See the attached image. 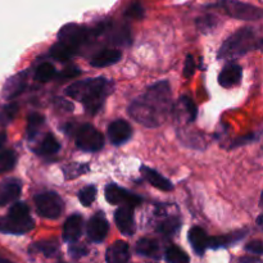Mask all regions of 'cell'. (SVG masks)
<instances>
[{"instance_id": "6da1fadb", "label": "cell", "mask_w": 263, "mask_h": 263, "mask_svg": "<svg viewBox=\"0 0 263 263\" xmlns=\"http://www.w3.org/2000/svg\"><path fill=\"white\" fill-rule=\"evenodd\" d=\"M171 107V87L167 81L152 85L145 94L128 108V115L146 127H157L163 122Z\"/></svg>"}, {"instance_id": "7a4b0ae2", "label": "cell", "mask_w": 263, "mask_h": 263, "mask_svg": "<svg viewBox=\"0 0 263 263\" xmlns=\"http://www.w3.org/2000/svg\"><path fill=\"white\" fill-rule=\"evenodd\" d=\"M110 81L104 77L82 80L74 82L66 89L67 97L80 100L84 104L85 110L90 115H95L102 108L105 98L110 92Z\"/></svg>"}, {"instance_id": "3957f363", "label": "cell", "mask_w": 263, "mask_h": 263, "mask_svg": "<svg viewBox=\"0 0 263 263\" xmlns=\"http://www.w3.org/2000/svg\"><path fill=\"white\" fill-rule=\"evenodd\" d=\"M261 46V40L257 39L256 31L252 27L239 28L236 32L229 36L228 40L221 45L218 50V58L231 59L244 55L254 48Z\"/></svg>"}, {"instance_id": "277c9868", "label": "cell", "mask_w": 263, "mask_h": 263, "mask_svg": "<svg viewBox=\"0 0 263 263\" xmlns=\"http://www.w3.org/2000/svg\"><path fill=\"white\" fill-rule=\"evenodd\" d=\"M35 226V221L30 216L28 205L23 202H17L10 207L9 213L5 217H0V233L22 235L31 231Z\"/></svg>"}, {"instance_id": "5b68a950", "label": "cell", "mask_w": 263, "mask_h": 263, "mask_svg": "<svg viewBox=\"0 0 263 263\" xmlns=\"http://www.w3.org/2000/svg\"><path fill=\"white\" fill-rule=\"evenodd\" d=\"M103 32V26L100 23L95 28H89L86 26L77 25V23H67L58 32V41L63 45L68 46L72 51L76 53L80 46L89 41L91 36L100 35Z\"/></svg>"}, {"instance_id": "8992f818", "label": "cell", "mask_w": 263, "mask_h": 263, "mask_svg": "<svg viewBox=\"0 0 263 263\" xmlns=\"http://www.w3.org/2000/svg\"><path fill=\"white\" fill-rule=\"evenodd\" d=\"M215 7H220L225 13L235 20L240 21H258L262 18V9L249 3L240 0H220Z\"/></svg>"}, {"instance_id": "52a82bcc", "label": "cell", "mask_w": 263, "mask_h": 263, "mask_svg": "<svg viewBox=\"0 0 263 263\" xmlns=\"http://www.w3.org/2000/svg\"><path fill=\"white\" fill-rule=\"evenodd\" d=\"M35 205L37 213L48 220H55L63 212V202L54 192L41 193L35 197Z\"/></svg>"}, {"instance_id": "ba28073f", "label": "cell", "mask_w": 263, "mask_h": 263, "mask_svg": "<svg viewBox=\"0 0 263 263\" xmlns=\"http://www.w3.org/2000/svg\"><path fill=\"white\" fill-rule=\"evenodd\" d=\"M76 145L85 152H98L104 145V136L91 125H82L77 130Z\"/></svg>"}, {"instance_id": "9c48e42d", "label": "cell", "mask_w": 263, "mask_h": 263, "mask_svg": "<svg viewBox=\"0 0 263 263\" xmlns=\"http://www.w3.org/2000/svg\"><path fill=\"white\" fill-rule=\"evenodd\" d=\"M105 199L110 204H123L126 207L135 208L141 203V198L133 194L123 187L117 186L115 184H109L105 186Z\"/></svg>"}, {"instance_id": "30bf717a", "label": "cell", "mask_w": 263, "mask_h": 263, "mask_svg": "<svg viewBox=\"0 0 263 263\" xmlns=\"http://www.w3.org/2000/svg\"><path fill=\"white\" fill-rule=\"evenodd\" d=\"M109 231V225L102 213H97L94 217L90 218L87 223V236L94 243H100L104 240Z\"/></svg>"}, {"instance_id": "8fae6325", "label": "cell", "mask_w": 263, "mask_h": 263, "mask_svg": "<svg viewBox=\"0 0 263 263\" xmlns=\"http://www.w3.org/2000/svg\"><path fill=\"white\" fill-rule=\"evenodd\" d=\"M115 221L118 230L126 236H131L135 233V221H134V208L122 207L118 208L115 213Z\"/></svg>"}, {"instance_id": "7c38bea8", "label": "cell", "mask_w": 263, "mask_h": 263, "mask_svg": "<svg viewBox=\"0 0 263 263\" xmlns=\"http://www.w3.org/2000/svg\"><path fill=\"white\" fill-rule=\"evenodd\" d=\"M26 85H27V72L22 71L7 80L3 87V97L8 100L14 99L22 94L23 90L26 89Z\"/></svg>"}, {"instance_id": "4fadbf2b", "label": "cell", "mask_w": 263, "mask_h": 263, "mask_svg": "<svg viewBox=\"0 0 263 263\" xmlns=\"http://www.w3.org/2000/svg\"><path fill=\"white\" fill-rule=\"evenodd\" d=\"M22 185L17 179H7L0 182V207L15 202L21 195Z\"/></svg>"}, {"instance_id": "5bb4252c", "label": "cell", "mask_w": 263, "mask_h": 263, "mask_svg": "<svg viewBox=\"0 0 263 263\" xmlns=\"http://www.w3.org/2000/svg\"><path fill=\"white\" fill-rule=\"evenodd\" d=\"M131 126L126 121H113L108 127V138L113 145H121L131 138Z\"/></svg>"}, {"instance_id": "9a60e30c", "label": "cell", "mask_w": 263, "mask_h": 263, "mask_svg": "<svg viewBox=\"0 0 263 263\" xmlns=\"http://www.w3.org/2000/svg\"><path fill=\"white\" fill-rule=\"evenodd\" d=\"M82 233V218L80 215H72L67 218L63 228V240L67 243H76Z\"/></svg>"}, {"instance_id": "2e32d148", "label": "cell", "mask_w": 263, "mask_h": 263, "mask_svg": "<svg viewBox=\"0 0 263 263\" xmlns=\"http://www.w3.org/2000/svg\"><path fill=\"white\" fill-rule=\"evenodd\" d=\"M107 263H127L130 259V248L126 241H116L107 249Z\"/></svg>"}, {"instance_id": "e0dca14e", "label": "cell", "mask_w": 263, "mask_h": 263, "mask_svg": "<svg viewBox=\"0 0 263 263\" xmlns=\"http://www.w3.org/2000/svg\"><path fill=\"white\" fill-rule=\"evenodd\" d=\"M121 57H122V53L120 50H117V49H103L102 51H99V53L92 57L90 63H91L92 67L103 68V67L116 64L120 61Z\"/></svg>"}, {"instance_id": "ac0fdd59", "label": "cell", "mask_w": 263, "mask_h": 263, "mask_svg": "<svg viewBox=\"0 0 263 263\" xmlns=\"http://www.w3.org/2000/svg\"><path fill=\"white\" fill-rule=\"evenodd\" d=\"M141 172H143V176L152 186L157 187V189L162 190V192H171L174 189V185L171 184L168 179H166L164 176H162L161 174H158L154 170L149 168V167L143 166L141 167Z\"/></svg>"}, {"instance_id": "d6986e66", "label": "cell", "mask_w": 263, "mask_h": 263, "mask_svg": "<svg viewBox=\"0 0 263 263\" xmlns=\"http://www.w3.org/2000/svg\"><path fill=\"white\" fill-rule=\"evenodd\" d=\"M243 72H241L240 66L238 64H229L218 76V82L222 87H233L240 82Z\"/></svg>"}, {"instance_id": "ffe728a7", "label": "cell", "mask_w": 263, "mask_h": 263, "mask_svg": "<svg viewBox=\"0 0 263 263\" xmlns=\"http://www.w3.org/2000/svg\"><path fill=\"white\" fill-rule=\"evenodd\" d=\"M208 240L210 238L207 236L205 231L202 228H192L189 231V243L193 247L194 252L199 256H202L205 252V249L208 248Z\"/></svg>"}, {"instance_id": "44dd1931", "label": "cell", "mask_w": 263, "mask_h": 263, "mask_svg": "<svg viewBox=\"0 0 263 263\" xmlns=\"http://www.w3.org/2000/svg\"><path fill=\"white\" fill-rule=\"evenodd\" d=\"M180 115H177L176 117L179 118H182L185 117L186 118L187 122H193V121L195 120V117H197V105L194 104V102H193L192 99H190L189 97H181L180 98L179 103H177L176 108H175V112H181Z\"/></svg>"}, {"instance_id": "7402d4cb", "label": "cell", "mask_w": 263, "mask_h": 263, "mask_svg": "<svg viewBox=\"0 0 263 263\" xmlns=\"http://www.w3.org/2000/svg\"><path fill=\"white\" fill-rule=\"evenodd\" d=\"M244 236H246V231H238V233L229 234V235L216 236V238H212L208 240V247H211V248L213 249L222 248V247H228L236 243V241H239L240 239H243Z\"/></svg>"}, {"instance_id": "603a6c76", "label": "cell", "mask_w": 263, "mask_h": 263, "mask_svg": "<svg viewBox=\"0 0 263 263\" xmlns=\"http://www.w3.org/2000/svg\"><path fill=\"white\" fill-rule=\"evenodd\" d=\"M136 253L140 254L144 257H157L159 253V247L158 243L153 239L144 238L140 239L136 244Z\"/></svg>"}, {"instance_id": "cb8c5ba5", "label": "cell", "mask_w": 263, "mask_h": 263, "mask_svg": "<svg viewBox=\"0 0 263 263\" xmlns=\"http://www.w3.org/2000/svg\"><path fill=\"white\" fill-rule=\"evenodd\" d=\"M180 226H181V223H180L179 218L170 217L167 218V220L162 221L158 225V228H157V230H158V233H161L162 235L167 236V238H171V236L176 235V234L179 233Z\"/></svg>"}, {"instance_id": "d4e9b609", "label": "cell", "mask_w": 263, "mask_h": 263, "mask_svg": "<svg viewBox=\"0 0 263 263\" xmlns=\"http://www.w3.org/2000/svg\"><path fill=\"white\" fill-rule=\"evenodd\" d=\"M59 149H61V144L57 140L55 136L53 134H48V135H45L44 140L41 141V145L39 148V154L51 156V154H55Z\"/></svg>"}, {"instance_id": "484cf974", "label": "cell", "mask_w": 263, "mask_h": 263, "mask_svg": "<svg viewBox=\"0 0 263 263\" xmlns=\"http://www.w3.org/2000/svg\"><path fill=\"white\" fill-rule=\"evenodd\" d=\"M45 122V118L43 117L39 113H32V115L28 116L27 120V138L28 140H33V139L37 136L39 130L41 128V126Z\"/></svg>"}, {"instance_id": "4316f807", "label": "cell", "mask_w": 263, "mask_h": 263, "mask_svg": "<svg viewBox=\"0 0 263 263\" xmlns=\"http://www.w3.org/2000/svg\"><path fill=\"white\" fill-rule=\"evenodd\" d=\"M18 113V105L15 103L0 104V125L7 126L14 120Z\"/></svg>"}, {"instance_id": "83f0119b", "label": "cell", "mask_w": 263, "mask_h": 263, "mask_svg": "<svg viewBox=\"0 0 263 263\" xmlns=\"http://www.w3.org/2000/svg\"><path fill=\"white\" fill-rule=\"evenodd\" d=\"M164 258L168 263H189V256L176 246H171L166 249Z\"/></svg>"}, {"instance_id": "f1b7e54d", "label": "cell", "mask_w": 263, "mask_h": 263, "mask_svg": "<svg viewBox=\"0 0 263 263\" xmlns=\"http://www.w3.org/2000/svg\"><path fill=\"white\" fill-rule=\"evenodd\" d=\"M74 54H76L74 51H72L68 46L63 45V44L59 43V41H57V43L50 48V55L59 62L68 61V59L71 58V57H73Z\"/></svg>"}, {"instance_id": "f546056e", "label": "cell", "mask_w": 263, "mask_h": 263, "mask_svg": "<svg viewBox=\"0 0 263 263\" xmlns=\"http://www.w3.org/2000/svg\"><path fill=\"white\" fill-rule=\"evenodd\" d=\"M15 154L13 151H3L0 153V174L9 172L15 166Z\"/></svg>"}, {"instance_id": "4dcf8cb0", "label": "cell", "mask_w": 263, "mask_h": 263, "mask_svg": "<svg viewBox=\"0 0 263 263\" xmlns=\"http://www.w3.org/2000/svg\"><path fill=\"white\" fill-rule=\"evenodd\" d=\"M55 76V68L50 63H43L36 68L35 79L40 82L50 81Z\"/></svg>"}, {"instance_id": "1f68e13d", "label": "cell", "mask_w": 263, "mask_h": 263, "mask_svg": "<svg viewBox=\"0 0 263 263\" xmlns=\"http://www.w3.org/2000/svg\"><path fill=\"white\" fill-rule=\"evenodd\" d=\"M32 248H35L36 251L43 253L44 256L53 257L54 254L58 252V244H57L54 240H43L33 244Z\"/></svg>"}, {"instance_id": "d6a6232c", "label": "cell", "mask_w": 263, "mask_h": 263, "mask_svg": "<svg viewBox=\"0 0 263 263\" xmlns=\"http://www.w3.org/2000/svg\"><path fill=\"white\" fill-rule=\"evenodd\" d=\"M95 197H97V187L92 186V185H89V186L84 187L79 192V199L84 207L91 205L95 200Z\"/></svg>"}, {"instance_id": "836d02e7", "label": "cell", "mask_w": 263, "mask_h": 263, "mask_svg": "<svg viewBox=\"0 0 263 263\" xmlns=\"http://www.w3.org/2000/svg\"><path fill=\"white\" fill-rule=\"evenodd\" d=\"M126 17L134 18V20H141L144 17V8L141 3L134 2L128 5V8L125 12Z\"/></svg>"}, {"instance_id": "e575fe53", "label": "cell", "mask_w": 263, "mask_h": 263, "mask_svg": "<svg viewBox=\"0 0 263 263\" xmlns=\"http://www.w3.org/2000/svg\"><path fill=\"white\" fill-rule=\"evenodd\" d=\"M217 22L218 21L215 15H205V17L199 18V20L197 21L198 27H199V30L203 31V32L213 30V28L216 27V25H217Z\"/></svg>"}, {"instance_id": "d590c367", "label": "cell", "mask_w": 263, "mask_h": 263, "mask_svg": "<svg viewBox=\"0 0 263 263\" xmlns=\"http://www.w3.org/2000/svg\"><path fill=\"white\" fill-rule=\"evenodd\" d=\"M195 69V62L193 55H187L186 61H185V66H184V77L185 79H189V77L193 76Z\"/></svg>"}, {"instance_id": "8d00e7d4", "label": "cell", "mask_w": 263, "mask_h": 263, "mask_svg": "<svg viewBox=\"0 0 263 263\" xmlns=\"http://www.w3.org/2000/svg\"><path fill=\"white\" fill-rule=\"evenodd\" d=\"M246 251L251 252V253H253V254H258V256H261L262 252H263L262 241L261 240L251 241V243H248L246 246Z\"/></svg>"}, {"instance_id": "74e56055", "label": "cell", "mask_w": 263, "mask_h": 263, "mask_svg": "<svg viewBox=\"0 0 263 263\" xmlns=\"http://www.w3.org/2000/svg\"><path fill=\"white\" fill-rule=\"evenodd\" d=\"M80 73H81V69L77 68V67H74V66H71L62 72L61 77L62 79H73V77L79 76Z\"/></svg>"}, {"instance_id": "f35d334b", "label": "cell", "mask_w": 263, "mask_h": 263, "mask_svg": "<svg viewBox=\"0 0 263 263\" xmlns=\"http://www.w3.org/2000/svg\"><path fill=\"white\" fill-rule=\"evenodd\" d=\"M71 254L73 257H82L86 254V249L84 248V247H72L71 248Z\"/></svg>"}, {"instance_id": "ab89813d", "label": "cell", "mask_w": 263, "mask_h": 263, "mask_svg": "<svg viewBox=\"0 0 263 263\" xmlns=\"http://www.w3.org/2000/svg\"><path fill=\"white\" fill-rule=\"evenodd\" d=\"M258 259L253 258V257H251V258H241L240 259V263H256Z\"/></svg>"}, {"instance_id": "60d3db41", "label": "cell", "mask_w": 263, "mask_h": 263, "mask_svg": "<svg viewBox=\"0 0 263 263\" xmlns=\"http://www.w3.org/2000/svg\"><path fill=\"white\" fill-rule=\"evenodd\" d=\"M5 139H7V136H5V134L0 133V146H2V145H3V144H4Z\"/></svg>"}, {"instance_id": "b9f144b4", "label": "cell", "mask_w": 263, "mask_h": 263, "mask_svg": "<svg viewBox=\"0 0 263 263\" xmlns=\"http://www.w3.org/2000/svg\"><path fill=\"white\" fill-rule=\"evenodd\" d=\"M0 263H13V262H10L9 259H7V258H3V257H0Z\"/></svg>"}, {"instance_id": "7bdbcfd3", "label": "cell", "mask_w": 263, "mask_h": 263, "mask_svg": "<svg viewBox=\"0 0 263 263\" xmlns=\"http://www.w3.org/2000/svg\"><path fill=\"white\" fill-rule=\"evenodd\" d=\"M257 223H258V226H262V216H259L258 220H257Z\"/></svg>"}]
</instances>
